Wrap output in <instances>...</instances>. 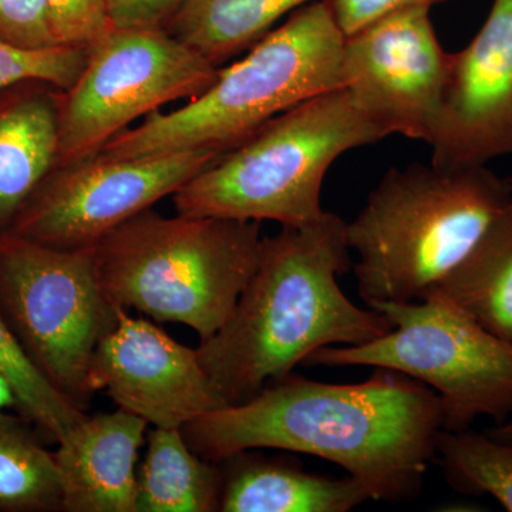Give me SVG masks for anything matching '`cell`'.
<instances>
[{"label":"cell","instance_id":"6da1fadb","mask_svg":"<svg viewBox=\"0 0 512 512\" xmlns=\"http://www.w3.org/2000/svg\"><path fill=\"white\" fill-rule=\"evenodd\" d=\"M362 383L288 375L248 402L185 424L192 450L222 463L249 450L292 451L338 464L376 501L419 497L443 430L439 396L426 384L375 367Z\"/></svg>","mask_w":512,"mask_h":512},{"label":"cell","instance_id":"7a4b0ae2","mask_svg":"<svg viewBox=\"0 0 512 512\" xmlns=\"http://www.w3.org/2000/svg\"><path fill=\"white\" fill-rule=\"evenodd\" d=\"M346 222L326 211L264 237L254 274L227 322L197 355L227 406L251 400L326 346H359L393 329L350 301L338 276L350 268Z\"/></svg>","mask_w":512,"mask_h":512},{"label":"cell","instance_id":"3957f363","mask_svg":"<svg viewBox=\"0 0 512 512\" xmlns=\"http://www.w3.org/2000/svg\"><path fill=\"white\" fill-rule=\"evenodd\" d=\"M511 204L508 178L487 165L390 168L346 222L360 298L367 305L426 298Z\"/></svg>","mask_w":512,"mask_h":512},{"label":"cell","instance_id":"277c9868","mask_svg":"<svg viewBox=\"0 0 512 512\" xmlns=\"http://www.w3.org/2000/svg\"><path fill=\"white\" fill-rule=\"evenodd\" d=\"M345 36L323 0L308 3L272 29L239 62L180 109L154 111L99 154L130 160L210 148L227 154L279 114L343 87Z\"/></svg>","mask_w":512,"mask_h":512},{"label":"cell","instance_id":"5b68a950","mask_svg":"<svg viewBox=\"0 0 512 512\" xmlns=\"http://www.w3.org/2000/svg\"><path fill=\"white\" fill-rule=\"evenodd\" d=\"M262 238L261 222L147 210L94 245L97 279L114 309L180 323L204 340L234 311Z\"/></svg>","mask_w":512,"mask_h":512},{"label":"cell","instance_id":"8992f818","mask_svg":"<svg viewBox=\"0 0 512 512\" xmlns=\"http://www.w3.org/2000/svg\"><path fill=\"white\" fill-rule=\"evenodd\" d=\"M384 137L348 89L330 90L279 114L195 175L173 195L175 211L282 227L311 224L326 212L320 194L330 165Z\"/></svg>","mask_w":512,"mask_h":512},{"label":"cell","instance_id":"52a82bcc","mask_svg":"<svg viewBox=\"0 0 512 512\" xmlns=\"http://www.w3.org/2000/svg\"><path fill=\"white\" fill-rule=\"evenodd\" d=\"M393 329L359 346H326L305 366H370L419 380L439 396L444 430H467L478 417L512 414V342L498 338L439 292L417 302L370 303Z\"/></svg>","mask_w":512,"mask_h":512},{"label":"cell","instance_id":"ba28073f","mask_svg":"<svg viewBox=\"0 0 512 512\" xmlns=\"http://www.w3.org/2000/svg\"><path fill=\"white\" fill-rule=\"evenodd\" d=\"M0 312L40 372L83 409L94 352L116 323L94 248L0 235Z\"/></svg>","mask_w":512,"mask_h":512},{"label":"cell","instance_id":"9c48e42d","mask_svg":"<svg viewBox=\"0 0 512 512\" xmlns=\"http://www.w3.org/2000/svg\"><path fill=\"white\" fill-rule=\"evenodd\" d=\"M218 72L167 29H111L90 47L79 79L60 96L57 167L97 156L164 104L195 99Z\"/></svg>","mask_w":512,"mask_h":512},{"label":"cell","instance_id":"30bf717a","mask_svg":"<svg viewBox=\"0 0 512 512\" xmlns=\"http://www.w3.org/2000/svg\"><path fill=\"white\" fill-rule=\"evenodd\" d=\"M222 156L197 148L130 160L97 154L63 165L22 205L12 232L47 247H94Z\"/></svg>","mask_w":512,"mask_h":512},{"label":"cell","instance_id":"8fae6325","mask_svg":"<svg viewBox=\"0 0 512 512\" xmlns=\"http://www.w3.org/2000/svg\"><path fill=\"white\" fill-rule=\"evenodd\" d=\"M450 63L430 8L397 10L345 37L343 87L387 136L427 143Z\"/></svg>","mask_w":512,"mask_h":512},{"label":"cell","instance_id":"7c38bea8","mask_svg":"<svg viewBox=\"0 0 512 512\" xmlns=\"http://www.w3.org/2000/svg\"><path fill=\"white\" fill-rule=\"evenodd\" d=\"M86 386L90 396L104 392L119 409L163 429H183L227 407L197 350L124 309H116V323L94 352Z\"/></svg>","mask_w":512,"mask_h":512},{"label":"cell","instance_id":"4fadbf2b","mask_svg":"<svg viewBox=\"0 0 512 512\" xmlns=\"http://www.w3.org/2000/svg\"><path fill=\"white\" fill-rule=\"evenodd\" d=\"M427 144L441 168L512 156V0H494L474 39L451 53Z\"/></svg>","mask_w":512,"mask_h":512},{"label":"cell","instance_id":"5bb4252c","mask_svg":"<svg viewBox=\"0 0 512 512\" xmlns=\"http://www.w3.org/2000/svg\"><path fill=\"white\" fill-rule=\"evenodd\" d=\"M147 421L116 412L86 416L55 454L67 512H136L138 451L146 444Z\"/></svg>","mask_w":512,"mask_h":512},{"label":"cell","instance_id":"9a60e30c","mask_svg":"<svg viewBox=\"0 0 512 512\" xmlns=\"http://www.w3.org/2000/svg\"><path fill=\"white\" fill-rule=\"evenodd\" d=\"M227 464L220 511L348 512L370 498L353 477L333 478L306 473L296 464L251 457L247 451Z\"/></svg>","mask_w":512,"mask_h":512},{"label":"cell","instance_id":"2e32d148","mask_svg":"<svg viewBox=\"0 0 512 512\" xmlns=\"http://www.w3.org/2000/svg\"><path fill=\"white\" fill-rule=\"evenodd\" d=\"M60 97L30 96L0 110V224L16 217L59 158Z\"/></svg>","mask_w":512,"mask_h":512},{"label":"cell","instance_id":"e0dca14e","mask_svg":"<svg viewBox=\"0 0 512 512\" xmlns=\"http://www.w3.org/2000/svg\"><path fill=\"white\" fill-rule=\"evenodd\" d=\"M224 474L198 456L181 429L154 427L137 471L136 512L220 511Z\"/></svg>","mask_w":512,"mask_h":512},{"label":"cell","instance_id":"ac0fdd59","mask_svg":"<svg viewBox=\"0 0 512 512\" xmlns=\"http://www.w3.org/2000/svg\"><path fill=\"white\" fill-rule=\"evenodd\" d=\"M488 332L512 342V204L436 286Z\"/></svg>","mask_w":512,"mask_h":512},{"label":"cell","instance_id":"d6986e66","mask_svg":"<svg viewBox=\"0 0 512 512\" xmlns=\"http://www.w3.org/2000/svg\"><path fill=\"white\" fill-rule=\"evenodd\" d=\"M315 0H184L167 32L220 67L268 35L279 19Z\"/></svg>","mask_w":512,"mask_h":512},{"label":"cell","instance_id":"ffe728a7","mask_svg":"<svg viewBox=\"0 0 512 512\" xmlns=\"http://www.w3.org/2000/svg\"><path fill=\"white\" fill-rule=\"evenodd\" d=\"M434 461L457 493L490 495L505 511L512 512V443L470 429H443Z\"/></svg>","mask_w":512,"mask_h":512},{"label":"cell","instance_id":"44dd1931","mask_svg":"<svg viewBox=\"0 0 512 512\" xmlns=\"http://www.w3.org/2000/svg\"><path fill=\"white\" fill-rule=\"evenodd\" d=\"M0 507L16 511L62 507L55 454L5 413H0Z\"/></svg>","mask_w":512,"mask_h":512},{"label":"cell","instance_id":"7402d4cb","mask_svg":"<svg viewBox=\"0 0 512 512\" xmlns=\"http://www.w3.org/2000/svg\"><path fill=\"white\" fill-rule=\"evenodd\" d=\"M0 373L15 389L20 412L39 424L56 443L86 419L79 404L60 392L20 345L0 312Z\"/></svg>","mask_w":512,"mask_h":512},{"label":"cell","instance_id":"603a6c76","mask_svg":"<svg viewBox=\"0 0 512 512\" xmlns=\"http://www.w3.org/2000/svg\"><path fill=\"white\" fill-rule=\"evenodd\" d=\"M89 49L55 46L25 49L0 39V90L20 82H43L66 92L79 79Z\"/></svg>","mask_w":512,"mask_h":512},{"label":"cell","instance_id":"cb8c5ba5","mask_svg":"<svg viewBox=\"0 0 512 512\" xmlns=\"http://www.w3.org/2000/svg\"><path fill=\"white\" fill-rule=\"evenodd\" d=\"M57 45L90 49L113 29L107 0H45Z\"/></svg>","mask_w":512,"mask_h":512},{"label":"cell","instance_id":"d4e9b609","mask_svg":"<svg viewBox=\"0 0 512 512\" xmlns=\"http://www.w3.org/2000/svg\"><path fill=\"white\" fill-rule=\"evenodd\" d=\"M0 39L25 49L59 46L45 0H0Z\"/></svg>","mask_w":512,"mask_h":512},{"label":"cell","instance_id":"484cf974","mask_svg":"<svg viewBox=\"0 0 512 512\" xmlns=\"http://www.w3.org/2000/svg\"><path fill=\"white\" fill-rule=\"evenodd\" d=\"M328 5L330 15L343 36H352L370 23L397 12V10L416 8V6L440 5L450 0H323Z\"/></svg>","mask_w":512,"mask_h":512},{"label":"cell","instance_id":"4316f807","mask_svg":"<svg viewBox=\"0 0 512 512\" xmlns=\"http://www.w3.org/2000/svg\"><path fill=\"white\" fill-rule=\"evenodd\" d=\"M184 0H107L116 29H165Z\"/></svg>","mask_w":512,"mask_h":512},{"label":"cell","instance_id":"83f0119b","mask_svg":"<svg viewBox=\"0 0 512 512\" xmlns=\"http://www.w3.org/2000/svg\"><path fill=\"white\" fill-rule=\"evenodd\" d=\"M13 407L20 410L18 396L9 380L0 373V413L6 409H13Z\"/></svg>","mask_w":512,"mask_h":512},{"label":"cell","instance_id":"f1b7e54d","mask_svg":"<svg viewBox=\"0 0 512 512\" xmlns=\"http://www.w3.org/2000/svg\"><path fill=\"white\" fill-rule=\"evenodd\" d=\"M487 434L495 440L512 443V420L497 424L493 429L487 430Z\"/></svg>","mask_w":512,"mask_h":512},{"label":"cell","instance_id":"f546056e","mask_svg":"<svg viewBox=\"0 0 512 512\" xmlns=\"http://www.w3.org/2000/svg\"><path fill=\"white\" fill-rule=\"evenodd\" d=\"M508 183H510V187H511V190H512V178H508Z\"/></svg>","mask_w":512,"mask_h":512}]
</instances>
